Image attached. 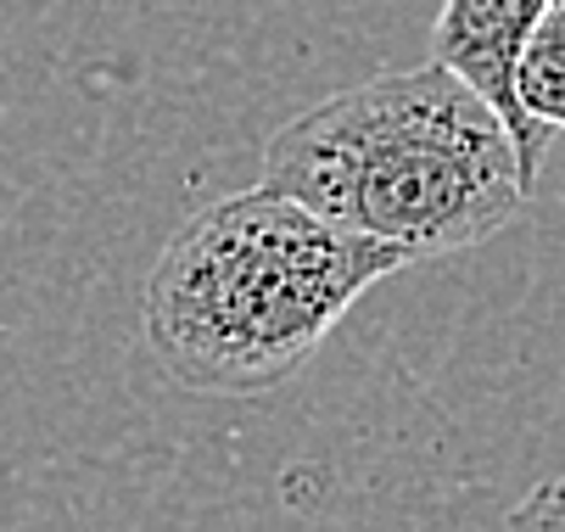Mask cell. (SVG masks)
Segmentation results:
<instances>
[{"label": "cell", "instance_id": "cell-1", "mask_svg": "<svg viewBox=\"0 0 565 532\" xmlns=\"http://www.w3.org/2000/svg\"><path fill=\"white\" fill-rule=\"evenodd\" d=\"M258 185L409 264L493 242L532 196L504 118L437 62L302 107L264 146Z\"/></svg>", "mask_w": 565, "mask_h": 532}, {"label": "cell", "instance_id": "cell-2", "mask_svg": "<svg viewBox=\"0 0 565 532\" xmlns=\"http://www.w3.org/2000/svg\"><path fill=\"white\" fill-rule=\"evenodd\" d=\"M397 269H409L397 247L253 185L191 213L157 253L140 291L146 348L185 393L258 398L286 387Z\"/></svg>", "mask_w": 565, "mask_h": 532}, {"label": "cell", "instance_id": "cell-3", "mask_svg": "<svg viewBox=\"0 0 565 532\" xmlns=\"http://www.w3.org/2000/svg\"><path fill=\"white\" fill-rule=\"evenodd\" d=\"M548 7L554 0H443V12L431 23V62L448 67L454 79H465L504 118L532 191H537L548 135H537L515 107V62H521V51H526V40H532V29L543 23Z\"/></svg>", "mask_w": 565, "mask_h": 532}, {"label": "cell", "instance_id": "cell-4", "mask_svg": "<svg viewBox=\"0 0 565 532\" xmlns=\"http://www.w3.org/2000/svg\"><path fill=\"white\" fill-rule=\"evenodd\" d=\"M515 107L548 140L565 129V0H554L543 12V23L532 29L515 62Z\"/></svg>", "mask_w": 565, "mask_h": 532}, {"label": "cell", "instance_id": "cell-5", "mask_svg": "<svg viewBox=\"0 0 565 532\" xmlns=\"http://www.w3.org/2000/svg\"><path fill=\"white\" fill-rule=\"evenodd\" d=\"M504 532H565V477L537 482L504 521Z\"/></svg>", "mask_w": 565, "mask_h": 532}]
</instances>
